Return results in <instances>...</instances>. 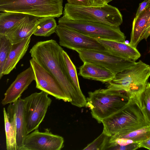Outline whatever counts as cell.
I'll return each mask as SVG.
<instances>
[{"instance_id":"obj_9","label":"cell","mask_w":150,"mask_h":150,"mask_svg":"<svg viewBox=\"0 0 150 150\" xmlns=\"http://www.w3.org/2000/svg\"><path fill=\"white\" fill-rule=\"evenodd\" d=\"M55 33L59 38L60 46L76 51L91 50L107 51L96 38L64 26L57 25Z\"/></svg>"},{"instance_id":"obj_20","label":"cell","mask_w":150,"mask_h":150,"mask_svg":"<svg viewBox=\"0 0 150 150\" xmlns=\"http://www.w3.org/2000/svg\"><path fill=\"white\" fill-rule=\"evenodd\" d=\"M150 16V5L137 17L134 18L129 43L131 46L136 48L139 42L144 39V32Z\"/></svg>"},{"instance_id":"obj_13","label":"cell","mask_w":150,"mask_h":150,"mask_svg":"<svg viewBox=\"0 0 150 150\" xmlns=\"http://www.w3.org/2000/svg\"><path fill=\"white\" fill-rule=\"evenodd\" d=\"M35 79L32 67L30 66L17 76L4 94L1 104L5 105L13 103L21 97L22 93Z\"/></svg>"},{"instance_id":"obj_25","label":"cell","mask_w":150,"mask_h":150,"mask_svg":"<svg viewBox=\"0 0 150 150\" xmlns=\"http://www.w3.org/2000/svg\"><path fill=\"white\" fill-rule=\"evenodd\" d=\"M64 61L69 78L72 83L80 92V88L76 67L67 53L64 50L62 51Z\"/></svg>"},{"instance_id":"obj_22","label":"cell","mask_w":150,"mask_h":150,"mask_svg":"<svg viewBox=\"0 0 150 150\" xmlns=\"http://www.w3.org/2000/svg\"><path fill=\"white\" fill-rule=\"evenodd\" d=\"M57 25L54 18H38L33 35L36 36L49 37L55 33Z\"/></svg>"},{"instance_id":"obj_23","label":"cell","mask_w":150,"mask_h":150,"mask_svg":"<svg viewBox=\"0 0 150 150\" xmlns=\"http://www.w3.org/2000/svg\"><path fill=\"white\" fill-rule=\"evenodd\" d=\"M112 136L127 139L140 143L150 137V125L133 131L119 132Z\"/></svg>"},{"instance_id":"obj_5","label":"cell","mask_w":150,"mask_h":150,"mask_svg":"<svg viewBox=\"0 0 150 150\" xmlns=\"http://www.w3.org/2000/svg\"><path fill=\"white\" fill-rule=\"evenodd\" d=\"M150 76V66L139 60L115 74L114 78L107 83V87L124 91L129 99L134 98L139 101Z\"/></svg>"},{"instance_id":"obj_27","label":"cell","mask_w":150,"mask_h":150,"mask_svg":"<svg viewBox=\"0 0 150 150\" xmlns=\"http://www.w3.org/2000/svg\"><path fill=\"white\" fill-rule=\"evenodd\" d=\"M110 137L107 135L104 132L95 140L88 144L83 150H104L108 144Z\"/></svg>"},{"instance_id":"obj_7","label":"cell","mask_w":150,"mask_h":150,"mask_svg":"<svg viewBox=\"0 0 150 150\" xmlns=\"http://www.w3.org/2000/svg\"><path fill=\"white\" fill-rule=\"evenodd\" d=\"M58 23L95 38L125 42L126 36L119 27L98 22L71 21L62 17L59 18Z\"/></svg>"},{"instance_id":"obj_32","label":"cell","mask_w":150,"mask_h":150,"mask_svg":"<svg viewBox=\"0 0 150 150\" xmlns=\"http://www.w3.org/2000/svg\"><path fill=\"white\" fill-rule=\"evenodd\" d=\"M139 148H144L150 150V137L139 143Z\"/></svg>"},{"instance_id":"obj_10","label":"cell","mask_w":150,"mask_h":150,"mask_svg":"<svg viewBox=\"0 0 150 150\" xmlns=\"http://www.w3.org/2000/svg\"><path fill=\"white\" fill-rule=\"evenodd\" d=\"M83 62L100 65L109 69L115 74L133 65L136 61L114 55L107 51L79 50L76 51Z\"/></svg>"},{"instance_id":"obj_14","label":"cell","mask_w":150,"mask_h":150,"mask_svg":"<svg viewBox=\"0 0 150 150\" xmlns=\"http://www.w3.org/2000/svg\"><path fill=\"white\" fill-rule=\"evenodd\" d=\"M110 53L123 58L136 61L141 56L136 48L125 42L96 39Z\"/></svg>"},{"instance_id":"obj_29","label":"cell","mask_w":150,"mask_h":150,"mask_svg":"<svg viewBox=\"0 0 150 150\" xmlns=\"http://www.w3.org/2000/svg\"><path fill=\"white\" fill-rule=\"evenodd\" d=\"M68 4L74 5L91 6L90 0H67Z\"/></svg>"},{"instance_id":"obj_36","label":"cell","mask_w":150,"mask_h":150,"mask_svg":"<svg viewBox=\"0 0 150 150\" xmlns=\"http://www.w3.org/2000/svg\"></svg>"},{"instance_id":"obj_3","label":"cell","mask_w":150,"mask_h":150,"mask_svg":"<svg viewBox=\"0 0 150 150\" xmlns=\"http://www.w3.org/2000/svg\"><path fill=\"white\" fill-rule=\"evenodd\" d=\"M103 131L110 137L118 132L132 131L150 125L138 100L130 99L119 111L102 122Z\"/></svg>"},{"instance_id":"obj_4","label":"cell","mask_w":150,"mask_h":150,"mask_svg":"<svg viewBox=\"0 0 150 150\" xmlns=\"http://www.w3.org/2000/svg\"><path fill=\"white\" fill-rule=\"evenodd\" d=\"M73 21L103 23L119 27L123 22L122 16L116 7L108 4L101 6H85L65 4L62 17Z\"/></svg>"},{"instance_id":"obj_6","label":"cell","mask_w":150,"mask_h":150,"mask_svg":"<svg viewBox=\"0 0 150 150\" xmlns=\"http://www.w3.org/2000/svg\"><path fill=\"white\" fill-rule=\"evenodd\" d=\"M63 0H0V11L22 13L39 18H58Z\"/></svg>"},{"instance_id":"obj_26","label":"cell","mask_w":150,"mask_h":150,"mask_svg":"<svg viewBox=\"0 0 150 150\" xmlns=\"http://www.w3.org/2000/svg\"><path fill=\"white\" fill-rule=\"evenodd\" d=\"M139 101L144 115L150 123V83L148 82L141 95Z\"/></svg>"},{"instance_id":"obj_15","label":"cell","mask_w":150,"mask_h":150,"mask_svg":"<svg viewBox=\"0 0 150 150\" xmlns=\"http://www.w3.org/2000/svg\"><path fill=\"white\" fill-rule=\"evenodd\" d=\"M39 18L28 15L6 35L12 44L31 37L36 29Z\"/></svg>"},{"instance_id":"obj_12","label":"cell","mask_w":150,"mask_h":150,"mask_svg":"<svg viewBox=\"0 0 150 150\" xmlns=\"http://www.w3.org/2000/svg\"><path fill=\"white\" fill-rule=\"evenodd\" d=\"M35 75L36 88L59 100L70 102L55 79L32 58L30 60Z\"/></svg>"},{"instance_id":"obj_33","label":"cell","mask_w":150,"mask_h":150,"mask_svg":"<svg viewBox=\"0 0 150 150\" xmlns=\"http://www.w3.org/2000/svg\"><path fill=\"white\" fill-rule=\"evenodd\" d=\"M105 0H90L92 6H101L105 5Z\"/></svg>"},{"instance_id":"obj_2","label":"cell","mask_w":150,"mask_h":150,"mask_svg":"<svg viewBox=\"0 0 150 150\" xmlns=\"http://www.w3.org/2000/svg\"><path fill=\"white\" fill-rule=\"evenodd\" d=\"M88 93L86 106L99 123L122 109L130 99L125 91L110 87Z\"/></svg>"},{"instance_id":"obj_24","label":"cell","mask_w":150,"mask_h":150,"mask_svg":"<svg viewBox=\"0 0 150 150\" xmlns=\"http://www.w3.org/2000/svg\"><path fill=\"white\" fill-rule=\"evenodd\" d=\"M12 45L6 35H0V79L3 76L4 67L9 55Z\"/></svg>"},{"instance_id":"obj_30","label":"cell","mask_w":150,"mask_h":150,"mask_svg":"<svg viewBox=\"0 0 150 150\" xmlns=\"http://www.w3.org/2000/svg\"><path fill=\"white\" fill-rule=\"evenodd\" d=\"M150 5V0H145L139 4L135 18L137 17L144 11Z\"/></svg>"},{"instance_id":"obj_11","label":"cell","mask_w":150,"mask_h":150,"mask_svg":"<svg viewBox=\"0 0 150 150\" xmlns=\"http://www.w3.org/2000/svg\"><path fill=\"white\" fill-rule=\"evenodd\" d=\"M64 142L63 137L53 134L48 129L43 132L37 129L27 135L22 150H60Z\"/></svg>"},{"instance_id":"obj_19","label":"cell","mask_w":150,"mask_h":150,"mask_svg":"<svg viewBox=\"0 0 150 150\" xmlns=\"http://www.w3.org/2000/svg\"><path fill=\"white\" fill-rule=\"evenodd\" d=\"M4 128L7 150H17L16 116L13 110L8 105L7 110L3 108Z\"/></svg>"},{"instance_id":"obj_21","label":"cell","mask_w":150,"mask_h":150,"mask_svg":"<svg viewBox=\"0 0 150 150\" xmlns=\"http://www.w3.org/2000/svg\"><path fill=\"white\" fill-rule=\"evenodd\" d=\"M28 15L18 13L1 12L0 35H6Z\"/></svg>"},{"instance_id":"obj_16","label":"cell","mask_w":150,"mask_h":150,"mask_svg":"<svg viewBox=\"0 0 150 150\" xmlns=\"http://www.w3.org/2000/svg\"><path fill=\"white\" fill-rule=\"evenodd\" d=\"M79 75L83 78L108 83L115 74L107 68L96 64L85 62L79 68Z\"/></svg>"},{"instance_id":"obj_1","label":"cell","mask_w":150,"mask_h":150,"mask_svg":"<svg viewBox=\"0 0 150 150\" xmlns=\"http://www.w3.org/2000/svg\"><path fill=\"white\" fill-rule=\"evenodd\" d=\"M63 50L55 40L52 39L38 42L29 53L32 58L57 81L72 105L79 108L84 107L87 100L69 78L63 59Z\"/></svg>"},{"instance_id":"obj_35","label":"cell","mask_w":150,"mask_h":150,"mask_svg":"<svg viewBox=\"0 0 150 150\" xmlns=\"http://www.w3.org/2000/svg\"><path fill=\"white\" fill-rule=\"evenodd\" d=\"M149 52L150 54V47L149 48Z\"/></svg>"},{"instance_id":"obj_17","label":"cell","mask_w":150,"mask_h":150,"mask_svg":"<svg viewBox=\"0 0 150 150\" xmlns=\"http://www.w3.org/2000/svg\"><path fill=\"white\" fill-rule=\"evenodd\" d=\"M9 105L16 116L17 150H22L24 141L28 134L25 117L23 99L21 97L15 102L9 104Z\"/></svg>"},{"instance_id":"obj_34","label":"cell","mask_w":150,"mask_h":150,"mask_svg":"<svg viewBox=\"0 0 150 150\" xmlns=\"http://www.w3.org/2000/svg\"><path fill=\"white\" fill-rule=\"evenodd\" d=\"M112 0H105V4H108L112 1Z\"/></svg>"},{"instance_id":"obj_18","label":"cell","mask_w":150,"mask_h":150,"mask_svg":"<svg viewBox=\"0 0 150 150\" xmlns=\"http://www.w3.org/2000/svg\"><path fill=\"white\" fill-rule=\"evenodd\" d=\"M30 40L31 37L12 44L9 55L4 67L3 75L9 74L16 68L18 63L26 54Z\"/></svg>"},{"instance_id":"obj_8","label":"cell","mask_w":150,"mask_h":150,"mask_svg":"<svg viewBox=\"0 0 150 150\" xmlns=\"http://www.w3.org/2000/svg\"><path fill=\"white\" fill-rule=\"evenodd\" d=\"M47 93L35 92L23 99L26 128L29 134L38 128L52 102Z\"/></svg>"},{"instance_id":"obj_28","label":"cell","mask_w":150,"mask_h":150,"mask_svg":"<svg viewBox=\"0 0 150 150\" xmlns=\"http://www.w3.org/2000/svg\"><path fill=\"white\" fill-rule=\"evenodd\" d=\"M139 144L134 143L125 146L113 145L108 147L106 150H134L139 148Z\"/></svg>"},{"instance_id":"obj_31","label":"cell","mask_w":150,"mask_h":150,"mask_svg":"<svg viewBox=\"0 0 150 150\" xmlns=\"http://www.w3.org/2000/svg\"><path fill=\"white\" fill-rule=\"evenodd\" d=\"M150 36V16L149 18L144 33V38L146 40Z\"/></svg>"}]
</instances>
